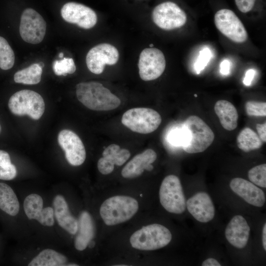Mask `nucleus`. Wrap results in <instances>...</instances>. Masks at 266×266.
I'll return each mask as SVG.
<instances>
[{
	"label": "nucleus",
	"instance_id": "nucleus-6",
	"mask_svg": "<svg viewBox=\"0 0 266 266\" xmlns=\"http://www.w3.org/2000/svg\"><path fill=\"white\" fill-rule=\"evenodd\" d=\"M122 123L133 132L147 134L156 130L162 122L156 110L145 107L128 110L122 116Z\"/></svg>",
	"mask_w": 266,
	"mask_h": 266
},
{
	"label": "nucleus",
	"instance_id": "nucleus-28",
	"mask_svg": "<svg viewBox=\"0 0 266 266\" xmlns=\"http://www.w3.org/2000/svg\"><path fill=\"white\" fill-rule=\"evenodd\" d=\"M15 55L13 50L7 40L0 36V68L8 70L14 64Z\"/></svg>",
	"mask_w": 266,
	"mask_h": 266
},
{
	"label": "nucleus",
	"instance_id": "nucleus-11",
	"mask_svg": "<svg viewBox=\"0 0 266 266\" xmlns=\"http://www.w3.org/2000/svg\"><path fill=\"white\" fill-rule=\"evenodd\" d=\"M138 66L139 74L142 80H155L159 78L165 69V56L157 48H145L140 54Z\"/></svg>",
	"mask_w": 266,
	"mask_h": 266
},
{
	"label": "nucleus",
	"instance_id": "nucleus-5",
	"mask_svg": "<svg viewBox=\"0 0 266 266\" xmlns=\"http://www.w3.org/2000/svg\"><path fill=\"white\" fill-rule=\"evenodd\" d=\"M8 106L14 115H27L34 120L40 119L45 110L43 98L30 90H22L14 93L10 98Z\"/></svg>",
	"mask_w": 266,
	"mask_h": 266
},
{
	"label": "nucleus",
	"instance_id": "nucleus-7",
	"mask_svg": "<svg viewBox=\"0 0 266 266\" xmlns=\"http://www.w3.org/2000/svg\"><path fill=\"white\" fill-rule=\"evenodd\" d=\"M160 201L168 212L181 214L186 207V201L179 178L174 175L166 176L159 190Z\"/></svg>",
	"mask_w": 266,
	"mask_h": 266
},
{
	"label": "nucleus",
	"instance_id": "nucleus-1",
	"mask_svg": "<svg viewBox=\"0 0 266 266\" xmlns=\"http://www.w3.org/2000/svg\"><path fill=\"white\" fill-rule=\"evenodd\" d=\"M78 100L88 108L96 111H109L117 108L120 100L102 84L91 81L76 86Z\"/></svg>",
	"mask_w": 266,
	"mask_h": 266
},
{
	"label": "nucleus",
	"instance_id": "nucleus-21",
	"mask_svg": "<svg viewBox=\"0 0 266 266\" xmlns=\"http://www.w3.org/2000/svg\"><path fill=\"white\" fill-rule=\"evenodd\" d=\"M54 216L59 226L71 234H75L78 230V221L70 213L67 203L61 195L54 199Z\"/></svg>",
	"mask_w": 266,
	"mask_h": 266
},
{
	"label": "nucleus",
	"instance_id": "nucleus-42",
	"mask_svg": "<svg viewBox=\"0 0 266 266\" xmlns=\"http://www.w3.org/2000/svg\"><path fill=\"white\" fill-rule=\"evenodd\" d=\"M63 56H64V54L63 53H60L59 54V57L61 58H63Z\"/></svg>",
	"mask_w": 266,
	"mask_h": 266
},
{
	"label": "nucleus",
	"instance_id": "nucleus-2",
	"mask_svg": "<svg viewBox=\"0 0 266 266\" xmlns=\"http://www.w3.org/2000/svg\"><path fill=\"white\" fill-rule=\"evenodd\" d=\"M185 139L182 146L187 153L203 152L213 142L214 134L211 128L199 117L189 116L182 124Z\"/></svg>",
	"mask_w": 266,
	"mask_h": 266
},
{
	"label": "nucleus",
	"instance_id": "nucleus-30",
	"mask_svg": "<svg viewBox=\"0 0 266 266\" xmlns=\"http://www.w3.org/2000/svg\"><path fill=\"white\" fill-rule=\"evenodd\" d=\"M53 69L57 75L66 76L67 74L73 73L76 70V66L73 59L64 58L53 62Z\"/></svg>",
	"mask_w": 266,
	"mask_h": 266
},
{
	"label": "nucleus",
	"instance_id": "nucleus-23",
	"mask_svg": "<svg viewBox=\"0 0 266 266\" xmlns=\"http://www.w3.org/2000/svg\"><path fill=\"white\" fill-rule=\"evenodd\" d=\"M214 111L220 124L227 131H233L237 126L238 114L235 106L230 101L219 100L214 105Z\"/></svg>",
	"mask_w": 266,
	"mask_h": 266
},
{
	"label": "nucleus",
	"instance_id": "nucleus-43",
	"mask_svg": "<svg viewBox=\"0 0 266 266\" xmlns=\"http://www.w3.org/2000/svg\"><path fill=\"white\" fill-rule=\"evenodd\" d=\"M153 46V44H150V48L152 47Z\"/></svg>",
	"mask_w": 266,
	"mask_h": 266
},
{
	"label": "nucleus",
	"instance_id": "nucleus-16",
	"mask_svg": "<svg viewBox=\"0 0 266 266\" xmlns=\"http://www.w3.org/2000/svg\"><path fill=\"white\" fill-rule=\"evenodd\" d=\"M189 213L197 221L207 223L213 219L215 208L209 195L204 192L196 193L186 201Z\"/></svg>",
	"mask_w": 266,
	"mask_h": 266
},
{
	"label": "nucleus",
	"instance_id": "nucleus-40",
	"mask_svg": "<svg viewBox=\"0 0 266 266\" xmlns=\"http://www.w3.org/2000/svg\"><path fill=\"white\" fill-rule=\"evenodd\" d=\"M262 243L264 250H266V224L265 223L262 231Z\"/></svg>",
	"mask_w": 266,
	"mask_h": 266
},
{
	"label": "nucleus",
	"instance_id": "nucleus-10",
	"mask_svg": "<svg viewBox=\"0 0 266 266\" xmlns=\"http://www.w3.org/2000/svg\"><path fill=\"white\" fill-rule=\"evenodd\" d=\"M217 29L225 36L236 43H243L248 38L247 32L238 17L232 10L222 9L214 16Z\"/></svg>",
	"mask_w": 266,
	"mask_h": 266
},
{
	"label": "nucleus",
	"instance_id": "nucleus-17",
	"mask_svg": "<svg viewBox=\"0 0 266 266\" xmlns=\"http://www.w3.org/2000/svg\"><path fill=\"white\" fill-rule=\"evenodd\" d=\"M232 190L247 203L257 206H263L266 201L264 192L253 183L243 178H233L230 184Z\"/></svg>",
	"mask_w": 266,
	"mask_h": 266
},
{
	"label": "nucleus",
	"instance_id": "nucleus-8",
	"mask_svg": "<svg viewBox=\"0 0 266 266\" xmlns=\"http://www.w3.org/2000/svg\"><path fill=\"white\" fill-rule=\"evenodd\" d=\"M46 29L45 21L35 10L29 8L23 11L19 32L24 41L33 44L39 43L44 39Z\"/></svg>",
	"mask_w": 266,
	"mask_h": 266
},
{
	"label": "nucleus",
	"instance_id": "nucleus-18",
	"mask_svg": "<svg viewBox=\"0 0 266 266\" xmlns=\"http://www.w3.org/2000/svg\"><path fill=\"white\" fill-rule=\"evenodd\" d=\"M130 151L126 149H120L119 145L112 144L108 146L102 152L97 164L99 171L102 174L111 173L114 170V165L122 166L130 158Z\"/></svg>",
	"mask_w": 266,
	"mask_h": 266
},
{
	"label": "nucleus",
	"instance_id": "nucleus-33",
	"mask_svg": "<svg viewBox=\"0 0 266 266\" xmlns=\"http://www.w3.org/2000/svg\"><path fill=\"white\" fill-rule=\"evenodd\" d=\"M168 141L172 145L182 146L185 139V134L182 125L171 130L167 136Z\"/></svg>",
	"mask_w": 266,
	"mask_h": 266
},
{
	"label": "nucleus",
	"instance_id": "nucleus-31",
	"mask_svg": "<svg viewBox=\"0 0 266 266\" xmlns=\"http://www.w3.org/2000/svg\"><path fill=\"white\" fill-rule=\"evenodd\" d=\"M249 179L253 184L266 187V164L258 165L251 168L248 173Z\"/></svg>",
	"mask_w": 266,
	"mask_h": 266
},
{
	"label": "nucleus",
	"instance_id": "nucleus-9",
	"mask_svg": "<svg viewBox=\"0 0 266 266\" xmlns=\"http://www.w3.org/2000/svg\"><path fill=\"white\" fill-rule=\"evenodd\" d=\"M154 23L165 30H171L182 27L186 22L185 12L176 3L166 1L157 5L152 14Z\"/></svg>",
	"mask_w": 266,
	"mask_h": 266
},
{
	"label": "nucleus",
	"instance_id": "nucleus-27",
	"mask_svg": "<svg viewBox=\"0 0 266 266\" xmlns=\"http://www.w3.org/2000/svg\"><path fill=\"white\" fill-rule=\"evenodd\" d=\"M42 68L38 64H33L27 68L17 71L14 75L16 83L34 85L40 82Z\"/></svg>",
	"mask_w": 266,
	"mask_h": 266
},
{
	"label": "nucleus",
	"instance_id": "nucleus-4",
	"mask_svg": "<svg viewBox=\"0 0 266 266\" xmlns=\"http://www.w3.org/2000/svg\"><path fill=\"white\" fill-rule=\"evenodd\" d=\"M172 234L163 225L153 224L143 227L131 236L133 247L141 250H154L166 246L170 242Z\"/></svg>",
	"mask_w": 266,
	"mask_h": 266
},
{
	"label": "nucleus",
	"instance_id": "nucleus-36",
	"mask_svg": "<svg viewBox=\"0 0 266 266\" xmlns=\"http://www.w3.org/2000/svg\"><path fill=\"white\" fill-rule=\"evenodd\" d=\"M256 130L260 139L263 142H266V122L262 124H257Z\"/></svg>",
	"mask_w": 266,
	"mask_h": 266
},
{
	"label": "nucleus",
	"instance_id": "nucleus-41",
	"mask_svg": "<svg viewBox=\"0 0 266 266\" xmlns=\"http://www.w3.org/2000/svg\"><path fill=\"white\" fill-rule=\"evenodd\" d=\"M38 64L42 68H43L44 67V63L43 62H39Z\"/></svg>",
	"mask_w": 266,
	"mask_h": 266
},
{
	"label": "nucleus",
	"instance_id": "nucleus-34",
	"mask_svg": "<svg viewBox=\"0 0 266 266\" xmlns=\"http://www.w3.org/2000/svg\"><path fill=\"white\" fill-rule=\"evenodd\" d=\"M211 58V52L208 48H204L200 51L199 55L194 64V69L197 73H200L205 68Z\"/></svg>",
	"mask_w": 266,
	"mask_h": 266
},
{
	"label": "nucleus",
	"instance_id": "nucleus-14",
	"mask_svg": "<svg viewBox=\"0 0 266 266\" xmlns=\"http://www.w3.org/2000/svg\"><path fill=\"white\" fill-rule=\"evenodd\" d=\"M61 13L66 21L76 24L85 29L94 27L97 22L96 12L91 8L81 3L67 2L63 5Z\"/></svg>",
	"mask_w": 266,
	"mask_h": 266
},
{
	"label": "nucleus",
	"instance_id": "nucleus-12",
	"mask_svg": "<svg viewBox=\"0 0 266 266\" xmlns=\"http://www.w3.org/2000/svg\"><path fill=\"white\" fill-rule=\"evenodd\" d=\"M119 57L117 49L108 43H101L91 48L88 52L86 63L89 70L96 74L101 73L105 65L116 64Z\"/></svg>",
	"mask_w": 266,
	"mask_h": 266
},
{
	"label": "nucleus",
	"instance_id": "nucleus-26",
	"mask_svg": "<svg viewBox=\"0 0 266 266\" xmlns=\"http://www.w3.org/2000/svg\"><path fill=\"white\" fill-rule=\"evenodd\" d=\"M238 147L245 152H249L260 148L263 142L258 134L250 128L243 129L236 138Z\"/></svg>",
	"mask_w": 266,
	"mask_h": 266
},
{
	"label": "nucleus",
	"instance_id": "nucleus-32",
	"mask_svg": "<svg viewBox=\"0 0 266 266\" xmlns=\"http://www.w3.org/2000/svg\"><path fill=\"white\" fill-rule=\"evenodd\" d=\"M245 109L249 116L264 117L266 115V102L248 101L245 104Z\"/></svg>",
	"mask_w": 266,
	"mask_h": 266
},
{
	"label": "nucleus",
	"instance_id": "nucleus-22",
	"mask_svg": "<svg viewBox=\"0 0 266 266\" xmlns=\"http://www.w3.org/2000/svg\"><path fill=\"white\" fill-rule=\"evenodd\" d=\"M77 234L74 246L78 251L85 250L92 240L95 234V227L91 215L87 211L82 212L78 220Z\"/></svg>",
	"mask_w": 266,
	"mask_h": 266
},
{
	"label": "nucleus",
	"instance_id": "nucleus-19",
	"mask_svg": "<svg viewBox=\"0 0 266 266\" xmlns=\"http://www.w3.org/2000/svg\"><path fill=\"white\" fill-rule=\"evenodd\" d=\"M250 227L246 220L241 215H235L231 220L225 230L228 241L234 247L241 249L247 244Z\"/></svg>",
	"mask_w": 266,
	"mask_h": 266
},
{
	"label": "nucleus",
	"instance_id": "nucleus-3",
	"mask_svg": "<svg viewBox=\"0 0 266 266\" xmlns=\"http://www.w3.org/2000/svg\"><path fill=\"white\" fill-rule=\"evenodd\" d=\"M138 209V203L135 199L127 196H115L102 203L100 213L106 225L113 226L131 219Z\"/></svg>",
	"mask_w": 266,
	"mask_h": 266
},
{
	"label": "nucleus",
	"instance_id": "nucleus-29",
	"mask_svg": "<svg viewBox=\"0 0 266 266\" xmlns=\"http://www.w3.org/2000/svg\"><path fill=\"white\" fill-rule=\"evenodd\" d=\"M17 175V170L15 166L11 162L8 153L0 150V179L10 180Z\"/></svg>",
	"mask_w": 266,
	"mask_h": 266
},
{
	"label": "nucleus",
	"instance_id": "nucleus-38",
	"mask_svg": "<svg viewBox=\"0 0 266 266\" xmlns=\"http://www.w3.org/2000/svg\"><path fill=\"white\" fill-rule=\"evenodd\" d=\"M230 63L227 60H224L220 64V72L222 74L227 75L230 72Z\"/></svg>",
	"mask_w": 266,
	"mask_h": 266
},
{
	"label": "nucleus",
	"instance_id": "nucleus-45",
	"mask_svg": "<svg viewBox=\"0 0 266 266\" xmlns=\"http://www.w3.org/2000/svg\"><path fill=\"white\" fill-rule=\"evenodd\" d=\"M0 130H1V127H0Z\"/></svg>",
	"mask_w": 266,
	"mask_h": 266
},
{
	"label": "nucleus",
	"instance_id": "nucleus-35",
	"mask_svg": "<svg viewBox=\"0 0 266 266\" xmlns=\"http://www.w3.org/2000/svg\"><path fill=\"white\" fill-rule=\"evenodd\" d=\"M256 0H235L238 9L243 13L250 11L253 7Z\"/></svg>",
	"mask_w": 266,
	"mask_h": 266
},
{
	"label": "nucleus",
	"instance_id": "nucleus-44",
	"mask_svg": "<svg viewBox=\"0 0 266 266\" xmlns=\"http://www.w3.org/2000/svg\"><path fill=\"white\" fill-rule=\"evenodd\" d=\"M195 97H197L198 96L196 94L194 95Z\"/></svg>",
	"mask_w": 266,
	"mask_h": 266
},
{
	"label": "nucleus",
	"instance_id": "nucleus-37",
	"mask_svg": "<svg viewBox=\"0 0 266 266\" xmlns=\"http://www.w3.org/2000/svg\"><path fill=\"white\" fill-rule=\"evenodd\" d=\"M255 71L253 69L248 70L243 79V83L246 86H249L254 77Z\"/></svg>",
	"mask_w": 266,
	"mask_h": 266
},
{
	"label": "nucleus",
	"instance_id": "nucleus-13",
	"mask_svg": "<svg viewBox=\"0 0 266 266\" xmlns=\"http://www.w3.org/2000/svg\"><path fill=\"white\" fill-rule=\"evenodd\" d=\"M58 141L65 151V157L71 165L79 166L86 159V150L80 137L73 132L68 130L61 131L58 136Z\"/></svg>",
	"mask_w": 266,
	"mask_h": 266
},
{
	"label": "nucleus",
	"instance_id": "nucleus-15",
	"mask_svg": "<svg viewBox=\"0 0 266 266\" xmlns=\"http://www.w3.org/2000/svg\"><path fill=\"white\" fill-rule=\"evenodd\" d=\"M42 197L36 194L28 196L24 202V209L28 218L37 220L43 226L51 227L54 224V212L52 207L43 208Z\"/></svg>",
	"mask_w": 266,
	"mask_h": 266
},
{
	"label": "nucleus",
	"instance_id": "nucleus-25",
	"mask_svg": "<svg viewBox=\"0 0 266 266\" xmlns=\"http://www.w3.org/2000/svg\"><path fill=\"white\" fill-rule=\"evenodd\" d=\"M67 260L63 254L51 249L40 252L29 264V266H66Z\"/></svg>",
	"mask_w": 266,
	"mask_h": 266
},
{
	"label": "nucleus",
	"instance_id": "nucleus-24",
	"mask_svg": "<svg viewBox=\"0 0 266 266\" xmlns=\"http://www.w3.org/2000/svg\"><path fill=\"white\" fill-rule=\"evenodd\" d=\"M20 205L16 194L7 184L0 183V209L14 216L19 211Z\"/></svg>",
	"mask_w": 266,
	"mask_h": 266
},
{
	"label": "nucleus",
	"instance_id": "nucleus-20",
	"mask_svg": "<svg viewBox=\"0 0 266 266\" xmlns=\"http://www.w3.org/2000/svg\"><path fill=\"white\" fill-rule=\"evenodd\" d=\"M157 159L156 153L153 149H148L135 155L124 167L121 174L125 178H133L142 174L144 170L153 169L151 165Z\"/></svg>",
	"mask_w": 266,
	"mask_h": 266
},
{
	"label": "nucleus",
	"instance_id": "nucleus-39",
	"mask_svg": "<svg viewBox=\"0 0 266 266\" xmlns=\"http://www.w3.org/2000/svg\"><path fill=\"white\" fill-rule=\"evenodd\" d=\"M202 266H220L221 264L215 259L208 258L204 260L201 264Z\"/></svg>",
	"mask_w": 266,
	"mask_h": 266
}]
</instances>
